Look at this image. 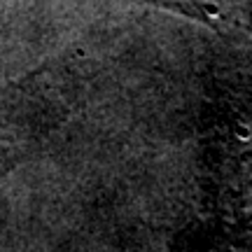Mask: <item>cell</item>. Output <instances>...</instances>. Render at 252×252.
I'll list each match as a JSON object with an SVG mask.
<instances>
[{
    "label": "cell",
    "mask_w": 252,
    "mask_h": 252,
    "mask_svg": "<svg viewBox=\"0 0 252 252\" xmlns=\"http://www.w3.org/2000/svg\"><path fill=\"white\" fill-rule=\"evenodd\" d=\"M234 135L238 138V140L248 143V140L252 138V126L245 124V122H238V124H234Z\"/></svg>",
    "instance_id": "6da1fadb"
},
{
    "label": "cell",
    "mask_w": 252,
    "mask_h": 252,
    "mask_svg": "<svg viewBox=\"0 0 252 252\" xmlns=\"http://www.w3.org/2000/svg\"><path fill=\"white\" fill-rule=\"evenodd\" d=\"M203 9H206V14L210 19H217V17H220V7H217V5H213V2H203Z\"/></svg>",
    "instance_id": "7a4b0ae2"
}]
</instances>
